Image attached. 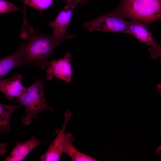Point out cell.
Returning a JSON list of instances; mask_svg holds the SVG:
<instances>
[{
    "instance_id": "cell-19",
    "label": "cell",
    "mask_w": 161,
    "mask_h": 161,
    "mask_svg": "<svg viewBox=\"0 0 161 161\" xmlns=\"http://www.w3.org/2000/svg\"><path fill=\"white\" fill-rule=\"evenodd\" d=\"M158 93L160 95H161V85H160L158 86Z\"/></svg>"
},
{
    "instance_id": "cell-10",
    "label": "cell",
    "mask_w": 161,
    "mask_h": 161,
    "mask_svg": "<svg viewBox=\"0 0 161 161\" xmlns=\"http://www.w3.org/2000/svg\"><path fill=\"white\" fill-rule=\"evenodd\" d=\"M147 27L141 21L131 20L128 22L127 34L133 35L140 42L152 47L157 43L154 41L152 33L148 31Z\"/></svg>"
},
{
    "instance_id": "cell-9",
    "label": "cell",
    "mask_w": 161,
    "mask_h": 161,
    "mask_svg": "<svg viewBox=\"0 0 161 161\" xmlns=\"http://www.w3.org/2000/svg\"><path fill=\"white\" fill-rule=\"evenodd\" d=\"M33 136L29 140L23 142L17 141L13 149L5 161H21L35 147L44 142Z\"/></svg>"
},
{
    "instance_id": "cell-17",
    "label": "cell",
    "mask_w": 161,
    "mask_h": 161,
    "mask_svg": "<svg viewBox=\"0 0 161 161\" xmlns=\"http://www.w3.org/2000/svg\"><path fill=\"white\" fill-rule=\"evenodd\" d=\"M80 0H64V3L66 4H78L79 3Z\"/></svg>"
},
{
    "instance_id": "cell-14",
    "label": "cell",
    "mask_w": 161,
    "mask_h": 161,
    "mask_svg": "<svg viewBox=\"0 0 161 161\" xmlns=\"http://www.w3.org/2000/svg\"><path fill=\"white\" fill-rule=\"evenodd\" d=\"M24 10H26L27 5L39 11L41 13L44 10L51 6L54 0H23Z\"/></svg>"
},
{
    "instance_id": "cell-3",
    "label": "cell",
    "mask_w": 161,
    "mask_h": 161,
    "mask_svg": "<svg viewBox=\"0 0 161 161\" xmlns=\"http://www.w3.org/2000/svg\"><path fill=\"white\" fill-rule=\"evenodd\" d=\"M17 99L19 104L25 109L26 115L22 120L26 126L30 124L32 119H37L38 114L41 112L45 110L52 112L54 110L46 101L44 83L41 78H37L31 85L26 87L25 91Z\"/></svg>"
},
{
    "instance_id": "cell-1",
    "label": "cell",
    "mask_w": 161,
    "mask_h": 161,
    "mask_svg": "<svg viewBox=\"0 0 161 161\" xmlns=\"http://www.w3.org/2000/svg\"><path fill=\"white\" fill-rule=\"evenodd\" d=\"M75 35L63 36L47 35L34 30L27 41H24L12 54L17 66L38 67L44 70L48 66L50 57L56 47L64 41L75 38Z\"/></svg>"
},
{
    "instance_id": "cell-2",
    "label": "cell",
    "mask_w": 161,
    "mask_h": 161,
    "mask_svg": "<svg viewBox=\"0 0 161 161\" xmlns=\"http://www.w3.org/2000/svg\"><path fill=\"white\" fill-rule=\"evenodd\" d=\"M113 11L124 18L140 21L148 27L161 19V0H120Z\"/></svg>"
},
{
    "instance_id": "cell-16",
    "label": "cell",
    "mask_w": 161,
    "mask_h": 161,
    "mask_svg": "<svg viewBox=\"0 0 161 161\" xmlns=\"http://www.w3.org/2000/svg\"><path fill=\"white\" fill-rule=\"evenodd\" d=\"M151 53V56L153 58H155L159 57L161 59V44L155 45L149 49Z\"/></svg>"
},
{
    "instance_id": "cell-20",
    "label": "cell",
    "mask_w": 161,
    "mask_h": 161,
    "mask_svg": "<svg viewBox=\"0 0 161 161\" xmlns=\"http://www.w3.org/2000/svg\"><path fill=\"white\" fill-rule=\"evenodd\" d=\"M160 129L161 130V127H160ZM158 150H158V151H159L160 152H161V149L158 148Z\"/></svg>"
},
{
    "instance_id": "cell-13",
    "label": "cell",
    "mask_w": 161,
    "mask_h": 161,
    "mask_svg": "<svg viewBox=\"0 0 161 161\" xmlns=\"http://www.w3.org/2000/svg\"><path fill=\"white\" fill-rule=\"evenodd\" d=\"M16 67L12 55L0 58V79H2L13 69Z\"/></svg>"
},
{
    "instance_id": "cell-15",
    "label": "cell",
    "mask_w": 161,
    "mask_h": 161,
    "mask_svg": "<svg viewBox=\"0 0 161 161\" xmlns=\"http://www.w3.org/2000/svg\"><path fill=\"white\" fill-rule=\"evenodd\" d=\"M21 9L14 4L5 0H0V14L6 13L13 12L21 11Z\"/></svg>"
},
{
    "instance_id": "cell-18",
    "label": "cell",
    "mask_w": 161,
    "mask_h": 161,
    "mask_svg": "<svg viewBox=\"0 0 161 161\" xmlns=\"http://www.w3.org/2000/svg\"><path fill=\"white\" fill-rule=\"evenodd\" d=\"M88 0H80L79 4H80L81 5H83L88 3Z\"/></svg>"
},
{
    "instance_id": "cell-12",
    "label": "cell",
    "mask_w": 161,
    "mask_h": 161,
    "mask_svg": "<svg viewBox=\"0 0 161 161\" xmlns=\"http://www.w3.org/2000/svg\"><path fill=\"white\" fill-rule=\"evenodd\" d=\"M18 105H7L0 103V132L1 134L11 131L10 121L11 117L15 110L21 107Z\"/></svg>"
},
{
    "instance_id": "cell-4",
    "label": "cell",
    "mask_w": 161,
    "mask_h": 161,
    "mask_svg": "<svg viewBox=\"0 0 161 161\" xmlns=\"http://www.w3.org/2000/svg\"><path fill=\"white\" fill-rule=\"evenodd\" d=\"M128 22L113 11L85 22L83 26L90 32L97 30L127 34Z\"/></svg>"
},
{
    "instance_id": "cell-8",
    "label": "cell",
    "mask_w": 161,
    "mask_h": 161,
    "mask_svg": "<svg viewBox=\"0 0 161 161\" xmlns=\"http://www.w3.org/2000/svg\"><path fill=\"white\" fill-rule=\"evenodd\" d=\"M23 77L19 73L13 75L11 77L0 80V91L4 94L6 98L13 101L25 91L26 87L22 84Z\"/></svg>"
},
{
    "instance_id": "cell-5",
    "label": "cell",
    "mask_w": 161,
    "mask_h": 161,
    "mask_svg": "<svg viewBox=\"0 0 161 161\" xmlns=\"http://www.w3.org/2000/svg\"><path fill=\"white\" fill-rule=\"evenodd\" d=\"M72 60V55L69 52L63 58L58 60L52 58L46 69L47 80H51L55 77L66 83H71L73 71L70 62Z\"/></svg>"
},
{
    "instance_id": "cell-11",
    "label": "cell",
    "mask_w": 161,
    "mask_h": 161,
    "mask_svg": "<svg viewBox=\"0 0 161 161\" xmlns=\"http://www.w3.org/2000/svg\"><path fill=\"white\" fill-rule=\"evenodd\" d=\"M74 140L72 133L66 134L63 148V153L68 156L73 161H95L92 157L78 150L72 144Z\"/></svg>"
},
{
    "instance_id": "cell-7",
    "label": "cell",
    "mask_w": 161,
    "mask_h": 161,
    "mask_svg": "<svg viewBox=\"0 0 161 161\" xmlns=\"http://www.w3.org/2000/svg\"><path fill=\"white\" fill-rule=\"evenodd\" d=\"M77 4H66L53 21L48 22L49 26L53 30V34L63 36L69 34L67 30L72 18L74 9Z\"/></svg>"
},
{
    "instance_id": "cell-6",
    "label": "cell",
    "mask_w": 161,
    "mask_h": 161,
    "mask_svg": "<svg viewBox=\"0 0 161 161\" xmlns=\"http://www.w3.org/2000/svg\"><path fill=\"white\" fill-rule=\"evenodd\" d=\"M69 110L64 114V120L61 129L56 131L57 135L45 153L40 157L41 161H58L63 153L65 131L68 123L71 116Z\"/></svg>"
}]
</instances>
